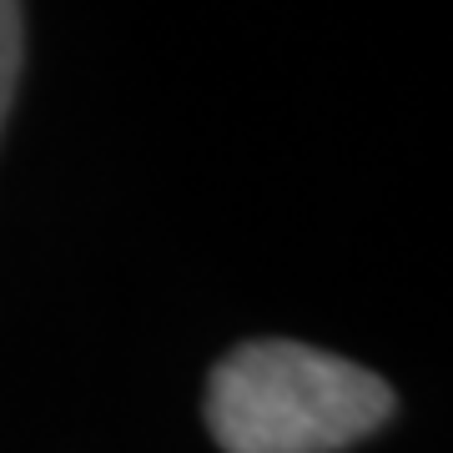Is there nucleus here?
I'll return each instance as SVG.
<instances>
[{"label":"nucleus","instance_id":"nucleus-1","mask_svg":"<svg viewBox=\"0 0 453 453\" xmlns=\"http://www.w3.org/2000/svg\"><path fill=\"white\" fill-rule=\"evenodd\" d=\"M388 413L378 372L308 342H242L207 383V423L226 453H338Z\"/></svg>","mask_w":453,"mask_h":453},{"label":"nucleus","instance_id":"nucleus-2","mask_svg":"<svg viewBox=\"0 0 453 453\" xmlns=\"http://www.w3.org/2000/svg\"><path fill=\"white\" fill-rule=\"evenodd\" d=\"M20 56H26V11L11 5V0H0V127H5L11 101H16Z\"/></svg>","mask_w":453,"mask_h":453}]
</instances>
